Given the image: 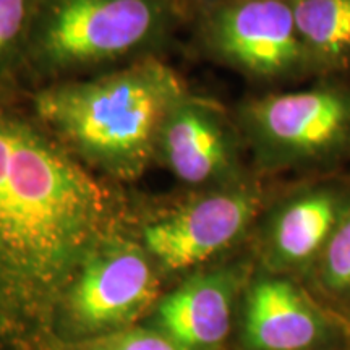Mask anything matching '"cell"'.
I'll return each instance as SVG.
<instances>
[{
    "instance_id": "6da1fadb",
    "label": "cell",
    "mask_w": 350,
    "mask_h": 350,
    "mask_svg": "<svg viewBox=\"0 0 350 350\" xmlns=\"http://www.w3.org/2000/svg\"><path fill=\"white\" fill-rule=\"evenodd\" d=\"M125 219L111 183L0 106V350H64L65 294Z\"/></svg>"
},
{
    "instance_id": "7a4b0ae2",
    "label": "cell",
    "mask_w": 350,
    "mask_h": 350,
    "mask_svg": "<svg viewBox=\"0 0 350 350\" xmlns=\"http://www.w3.org/2000/svg\"><path fill=\"white\" fill-rule=\"evenodd\" d=\"M185 98L174 70L144 60L94 80L47 88L34 98V107L81 163L131 180L148 167L165 120Z\"/></svg>"
},
{
    "instance_id": "3957f363",
    "label": "cell",
    "mask_w": 350,
    "mask_h": 350,
    "mask_svg": "<svg viewBox=\"0 0 350 350\" xmlns=\"http://www.w3.org/2000/svg\"><path fill=\"white\" fill-rule=\"evenodd\" d=\"M159 269L143 245L119 234L88 258L65 294L57 321L64 350L135 326L159 300Z\"/></svg>"
},
{
    "instance_id": "277c9868",
    "label": "cell",
    "mask_w": 350,
    "mask_h": 350,
    "mask_svg": "<svg viewBox=\"0 0 350 350\" xmlns=\"http://www.w3.org/2000/svg\"><path fill=\"white\" fill-rule=\"evenodd\" d=\"M161 21L156 0H51L34 47L49 67H85L139 49Z\"/></svg>"
},
{
    "instance_id": "5b68a950",
    "label": "cell",
    "mask_w": 350,
    "mask_h": 350,
    "mask_svg": "<svg viewBox=\"0 0 350 350\" xmlns=\"http://www.w3.org/2000/svg\"><path fill=\"white\" fill-rule=\"evenodd\" d=\"M258 152L273 164L325 157L350 139V93L317 88L271 94L242 111Z\"/></svg>"
},
{
    "instance_id": "8992f818",
    "label": "cell",
    "mask_w": 350,
    "mask_h": 350,
    "mask_svg": "<svg viewBox=\"0 0 350 350\" xmlns=\"http://www.w3.org/2000/svg\"><path fill=\"white\" fill-rule=\"evenodd\" d=\"M260 195L232 187L196 196L143 226L139 243L165 273H183L211 261L243 237L255 221Z\"/></svg>"
},
{
    "instance_id": "52a82bcc",
    "label": "cell",
    "mask_w": 350,
    "mask_h": 350,
    "mask_svg": "<svg viewBox=\"0 0 350 350\" xmlns=\"http://www.w3.org/2000/svg\"><path fill=\"white\" fill-rule=\"evenodd\" d=\"M237 326L243 350L350 349L344 321L292 279L269 271L245 284Z\"/></svg>"
},
{
    "instance_id": "ba28073f",
    "label": "cell",
    "mask_w": 350,
    "mask_h": 350,
    "mask_svg": "<svg viewBox=\"0 0 350 350\" xmlns=\"http://www.w3.org/2000/svg\"><path fill=\"white\" fill-rule=\"evenodd\" d=\"M213 51L232 67L258 78H281L306 60L291 0H229L208 21Z\"/></svg>"
},
{
    "instance_id": "9c48e42d",
    "label": "cell",
    "mask_w": 350,
    "mask_h": 350,
    "mask_svg": "<svg viewBox=\"0 0 350 350\" xmlns=\"http://www.w3.org/2000/svg\"><path fill=\"white\" fill-rule=\"evenodd\" d=\"M245 284L242 266L191 274L159 297L148 326L164 332L183 350H222L230 338Z\"/></svg>"
},
{
    "instance_id": "30bf717a",
    "label": "cell",
    "mask_w": 350,
    "mask_h": 350,
    "mask_svg": "<svg viewBox=\"0 0 350 350\" xmlns=\"http://www.w3.org/2000/svg\"><path fill=\"white\" fill-rule=\"evenodd\" d=\"M347 206L329 188L306 190L284 201L262 235L261 253L269 273L286 275L313 266Z\"/></svg>"
},
{
    "instance_id": "8fae6325",
    "label": "cell",
    "mask_w": 350,
    "mask_h": 350,
    "mask_svg": "<svg viewBox=\"0 0 350 350\" xmlns=\"http://www.w3.org/2000/svg\"><path fill=\"white\" fill-rule=\"evenodd\" d=\"M157 151L190 185L217 180L232 165V142L222 113L201 99L185 98L175 106L161 131Z\"/></svg>"
},
{
    "instance_id": "7c38bea8",
    "label": "cell",
    "mask_w": 350,
    "mask_h": 350,
    "mask_svg": "<svg viewBox=\"0 0 350 350\" xmlns=\"http://www.w3.org/2000/svg\"><path fill=\"white\" fill-rule=\"evenodd\" d=\"M306 60L338 65L350 55V0H291Z\"/></svg>"
},
{
    "instance_id": "4fadbf2b",
    "label": "cell",
    "mask_w": 350,
    "mask_h": 350,
    "mask_svg": "<svg viewBox=\"0 0 350 350\" xmlns=\"http://www.w3.org/2000/svg\"><path fill=\"white\" fill-rule=\"evenodd\" d=\"M318 286L334 299L350 297V204L313 265Z\"/></svg>"
},
{
    "instance_id": "5bb4252c",
    "label": "cell",
    "mask_w": 350,
    "mask_h": 350,
    "mask_svg": "<svg viewBox=\"0 0 350 350\" xmlns=\"http://www.w3.org/2000/svg\"><path fill=\"white\" fill-rule=\"evenodd\" d=\"M72 350H183L180 345L175 344L164 332L154 327L131 326L107 338L93 340V342L81 344Z\"/></svg>"
},
{
    "instance_id": "9a60e30c",
    "label": "cell",
    "mask_w": 350,
    "mask_h": 350,
    "mask_svg": "<svg viewBox=\"0 0 350 350\" xmlns=\"http://www.w3.org/2000/svg\"><path fill=\"white\" fill-rule=\"evenodd\" d=\"M26 12V0H0V60H3L20 39Z\"/></svg>"
}]
</instances>
